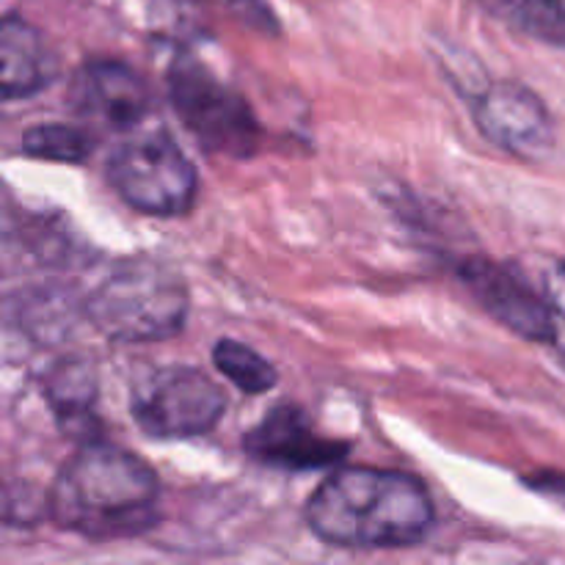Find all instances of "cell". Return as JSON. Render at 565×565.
<instances>
[{
    "instance_id": "5",
    "label": "cell",
    "mask_w": 565,
    "mask_h": 565,
    "mask_svg": "<svg viewBox=\"0 0 565 565\" xmlns=\"http://www.w3.org/2000/svg\"><path fill=\"white\" fill-rule=\"evenodd\" d=\"M105 169L121 202L138 213L177 218L196 204V169L163 130H143L121 141Z\"/></svg>"
},
{
    "instance_id": "7",
    "label": "cell",
    "mask_w": 565,
    "mask_h": 565,
    "mask_svg": "<svg viewBox=\"0 0 565 565\" xmlns=\"http://www.w3.org/2000/svg\"><path fill=\"white\" fill-rule=\"evenodd\" d=\"M458 279L497 323L516 337L541 345L557 342L555 309L508 265L489 257H467L458 263Z\"/></svg>"
},
{
    "instance_id": "3",
    "label": "cell",
    "mask_w": 565,
    "mask_h": 565,
    "mask_svg": "<svg viewBox=\"0 0 565 565\" xmlns=\"http://www.w3.org/2000/svg\"><path fill=\"white\" fill-rule=\"evenodd\" d=\"M83 312L110 342L171 340L188 318L185 281L158 259H125L88 292Z\"/></svg>"
},
{
    "instance_id": "1",
    "label": "cell",
    "mask_w": 565,
    "mask_h": 565,
    "mask_svg": "<svg viewBox=\"0 0 565 565\" xmlns=\"http://www.w3.org/2000/svg\"><path fill=\"white\" fill-rule=\"evenodd\" d=\"M47 513L55 527L81 539H136L160 522V480L136 452L83 441L50 486Z\"/></svg>"
},
{
    "instance_id": "12",
    "label": "cell",
    "mask_w": 565,
    "mask_h": 565,
    "mask_svg": "<svg viewBox=\"0 0 565 565\" xmlns=\"http://www.w3.org/2000/svg\"><path fill=\"white\" fill-rule=\"evenodd\" d=\"M44 395L64 434L77 436L81 441L97 439L94 434L97 430V417H94L97 379H94L92 364L81 359H66L47 375Z\"/></svg>"
},
{
    "instance_id": "9",
    "label": "cell",
    "mask_w": 565,
    "mask_h": 565,
    "mask_svg": "<svg viewBox=\"0 0 565 565\" xmlns=\"http://www.w3.org/2000/svg\"><path fill=\"white\" fill-rule=\"evenodd\" d=\"M70 103L92 125L132 130L152 114V92L130 64L116 58H92L75 72Z\"/></svg>"
},
{
    "instance_id": "2",
    "label": "cell",
    "mask_w": 565,
    "mask_h": 565,
    "mask_svg": "<svg viewBox=\"0 0 565 565\" xmlns=\"http://www.w3.org/2000/svg\"><path fill=\"white\" fill-rule=\"evenodd\" d=\"M434 519V500L417 478L379 467L337 469L307 502L309 530L345 550L414 546Z\"/></svg>"
},
{
    "instance_id": "16",
    "label": "cell",
    "mask_w": 565,
    "mask_h": 565,
    "mask_svg": "<svg viewBox=\"0 0 565 565\" xmlns=\"http://www.w3.org/2000/svg\"><path fill=\"white\" fill-rule=\"evenodd\" d=\"M544 296L555 309L557 323L565 326V263H555L544 274Z\"/></svg>"
},
{
    "instance_id": "8",
    "label": "cell",
    "mask_w": 565,
    "mask_h": 565,
    "mask_svg": "<svg viewBox=\"0 0 565 565\" xmlns=\"http://www.w3.org/2000/svg\"><path fill=\"white\" fill-rule=\"evenodd\" d=\"M472 116L486 141L524 160H539L555 147V119L533 88L494 81L475 97Z\"/></svg>"
},
{
    "instance_id": "6",
    "label": "cell",
    "mask_w": 565,
    "mask_h": 565,
    "mask_svg": "<svg viewBox=\"0 0 565 565\" xmlns=\"http://www.w3.org/2000/svg\"><path fill=\"white\" fill-rule=\"evenodd\" d=\"M226 395L207 373L193 367H158L130 390V414L152 439H193L221 423Z\"/></svg>"
},
{
    "instance_id": "10",
    "label": "cell",
    "mask_w": 565,
    "mask_h": 565,
    "mask_svg": "<svg viewBox=\"0 0 565 565\" xmlns=\"http://www.w3.org/2000/svg\"><path fill=\"white\" fill-rule=\"evenodd\" d=\"M246 452L257 461L279 469H323L342 461L348 441L323 439L312 419L296 403H281L259 419L243 441Z\"/></svg>"
},
{
    "instance_id": "14",
    "label": "cell",
    "mask_w": 565,
    "mask_h": 565,
    "mask_svg": "<svg viewBox=\"0 0 565 565\" xmlns=\"http://www.w3.org/2000/svg\"><path fill=\"white\" fill-rule=\"evenodd\" d=\"M213 364L232 386H237L246 395H265L279 381L274 364L259 356L246 342L218 340L213 345Z\"/></svg>"
},
{
    "instance_id": "11",
    "label": "cell",
    "mask_w": 565,
    "mask_h": 565,
    "mask_svg": "<svg viewBox=\"0 0 565 565\" xmlns=\"http://www.w3.org/2000/svg\"><path fill=\"white\" fill-rule=\"evenodd\" d=\"M58 55L47 36L20 14H6L0 25V94L3 103L28 99L53 86Z\"/></svg>"
},
{
    "instance_id": "15",
    "label": "cell",
    "mask_w": 565,
    "mask_h": 565,
    "mask_svg": "<svg viewBox=\"0 0 565 565\" xmlns=\"http://www.w3.org/2000/svg\"><path fill=\"white\" fill-rule=\"evenodd\" d=\"M94 147H97V138L86 127L75 125L31 127L20 141V149L28 158L53 160V163H86Z\"/></svg>"
},
{
    "instance_id": "13",
    "label": "cell",
    "mask_w": 565,
    "mask_h": 565,
    "mask_svg": "<svg viewBox=\"0 0 565 565\" xmlns=\"http://www.w3.org/2000/svg\"><path fill=\"white\" fill-rule=\"evenodd\" d=\"M480 6L524 36L565 47V0H480Z\"/></svg>"
},
{
    "instance_id": "4",
    "label": "cell",
    "mask_w": 565,
    "mask_h": 565,
    "mask_svg": "<svg viewBox=\"0 0 565 565\" xmlns=\"http://www.w3.org/2000/svg\"><path fill=\"white\" fill-rule=\"evenodd\" d=\"M169 99L174 114L199 141V147L221 158L246 160L263 143V127L252 105L232 86L213 75L191 55H177L169 66Z\"/></svg>"
}]
</instances>
